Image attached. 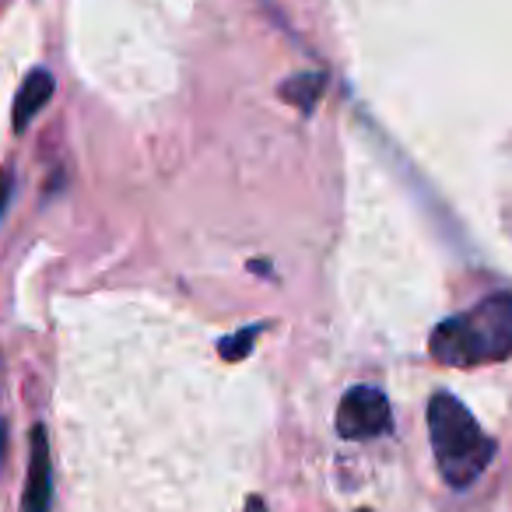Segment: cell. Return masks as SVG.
I'll list each match as a JSON object with an SVG mask.
<instances>
[{
	"label": "cell",
	"instance_id": "cell-4",
	"mask_svg": "<svg viewBox=\"0 0 512 512\" xmlns=\"http://www.w3.org/2000/svg\"><path fill=\"white\" fill-rule=\"evenodd\" d=\"M53 505V460H50V439L46 428H32V453H29V474H25V498L22 512H50Z\"/></svg>",
	"mask_w": 512,
	"mask_h": 512
},
{
	"label": "cell",
	"instance_id": "cell-8",
	"mask_svg": "<svg viewBox=\"0 0 512 512\" xmlns=\"http://www.w3.org/2000/svg\"><path fill=\"white\" fill-rule=\"evenodd\" d=\"M8 197H11V176L0 169V214H4V207H8Z\"/></svg>",
	"mask_w": 512,
	"mask_h": 512
},
{
	"label": "cell",
	"instance_id": "cell-10",
	"mask_svg": "<svg viewBox=\"0 0 512 512\" xmlns=\"http://www.w3.org/2000/svg\"><path fill=\"white\" fill-rule=\"evenodd\" d=\"M0 456H4V425H0Z\"/></svg>",
	"mask_w": 512,
	"mask_h": 512
},
{
	"label": "cell",
	"instance_id": "cell-3",
	"mask_svg": "<svg viewBox=\"0 0 512 512\" xmlns=\"http://www.w3.org/2000/svg\"><path fill=\"white\" fill-rule=\"evenodd\" d=\"M393 428L390 400L376 386H351L337 407V432L344 439H379Z\"/></svg>",
	"mask_w": 512,
	"mask_h": 512
},
{
	"label": "cell",
	"instance_id": "cell-7",
	"mask_svg": "<svg viewBox=\"0 0 512 512\" xmlns=\"http://www.w3.org/2000/svg\"><path fill=\"white\" fill-rule=\"evenodd\" d=\"M260 323H256V327H246V330H239V334L235 337H225V341H221V358H225V362H239V358H246L249 355V344L256 341V334H260Z\"/></svg>",
	"mask_w": 512,
	"mask_h": 512
},
{
	"label": "cell",
	"instance_id": "cell-9",
	"mask_svg": "<svg viewBox=\"0 0 512 512\" xmlns=\"http://www.w3.org/2000/svg\"><path fill=\"white\" fill-rule=\"evenodd\" d=\"M242 512H267V502H264L260 495H253V498L246 502V509H242Z\"/></svg>",
	"mask_w": 512,
	"mask_h": 512
},
{
	"label": "cell",
	"instance_id": "cell-1",
	"mask_svg": "<svg viewBox=\"0 0 512 512\" xmlns=\"http://www.w3.org/2000/svg\"><path fill=\"white\" fill-rule=\"evenodd\" d=\"M428 355L446 369H477L512 355V292H491L477 306L446 316L428 337Z\"/></svg>",
	"mask_w": 512,
	"mask_h": 512
},
{
	"label": "cell",
	"instance_id": "cell-6",
	"mask_svg": "<svg viewBox=\"0 0 512 512\" xmlns=\"http://www.w3.org/2000/svg\"><path fill=\"white\" fill-rule=\"evenodd\" d=\"M323 88H327V78H323L320 71H306V74H295V78H288L285 85H281V99L299 106L302 113H313Z\"/></svg>",
	"mask_w": 512,
	"mask_h": 512
},
{
	"label": "cell",
	"instance_id": "cell-11",
	"mask_svg": "<svg viewBox=\"0 0 512 512\" xmlns=\"http://www.w3.org/2000/svg\"><path fill=\"white\" fill-rule=\"evenodd\" d=\"M358 512H372V509H358Z\"/></svg>",
	"mask_w": 512,
	"mask_h": 512
},
{
	"label": "cell",
	"instance_id": "cell-2",
	"mask_svg": "<svg viewBox=\"0 0 512 512\" xmlns=\"http://www.w3.org/2000/svg\"><path fill=\"white\" fill-rule=\"evenodd\" d=\"M428 439H432L442 481L456 491L470 488L495 456V439H488L467 404L446 390L428 400Z\"/></svg>",
	"mask_w": 512,
	"mask_h": 512
},
{
	"label": "cell",
	"instance_id": "cell-5",
	"mask_svg": "<svg viewBox=\"0 0 512 512\" xmlns=\"http://www.w3.org/2000/svg\"><path fill=\"white\" fill-rule=\"evenodd\" d=\"M53 88H57V81H53V74L43 71V67H36V71L22 81V88H18V95H15V109H11V120H15L18 134H22L39 116V109L53 99Z\"/></svg>",
	"mask_w": 512,
	"mask_h": 512
}]
</instances>
